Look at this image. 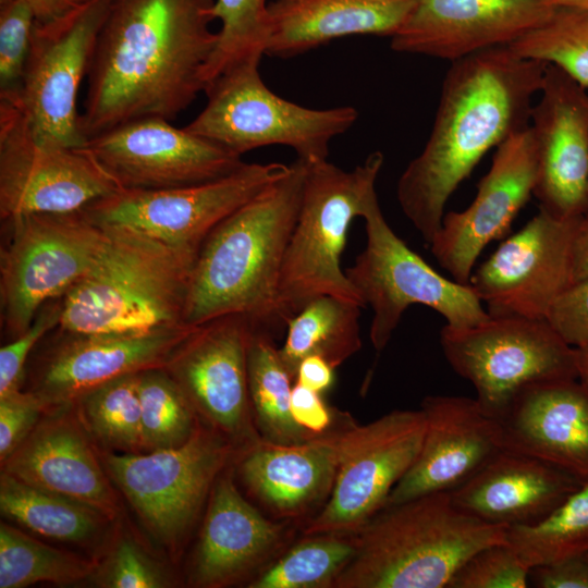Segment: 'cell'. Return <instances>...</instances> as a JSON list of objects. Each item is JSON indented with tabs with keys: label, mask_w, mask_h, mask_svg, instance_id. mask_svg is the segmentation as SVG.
I'll return each instance as SVG.
<instances>
[{
	"label": "cell",
	"mask_w": 588,
	"mask_h": 588,
	"mask_svg": "<svg viewBox=\"0 0 588 588\" xmlns=\"http://www.w3.org/2000/svg\"><path fill=\"white\" fill-rule=\"evenodd\" d=\"M588 275V210L579 218L574 241L573 282Z\"/></svg>",
	"instance_id": "obj_50"
},
{
	"label": "cell",
	"mask_w": 588,
	"mask_h": 588,
	"mask_svg": "<svg viewBox=\"0 0 588 588\" xmlns=\"http://www.w3.org/2000/svg\"><path fill=\"white\" fill-rule=\"evenodd\" d=\"M544 319L571 346L588 347V275L565 289Z\"/></svg>",
	"instance_id": "obj_45"
},
{
	"label": "cell",
	"mask_w": 588,
	"mask_h": 588,
	"mask_svg": "<svg viewBox=\"0 0 588 588\" xmlns=\"http://www.w3.org/2000/svg\"><path fill=\"white\" fill-rule=\"evenodd\" d=\"M538 157L530 126L497 147L488 173L480 180L471 204L444 213L430 245L431 254L454 281L469 284L483 248L503 237L531 195Z\"/></svg>",
	"instance_id": "obj_19"
},
{
	"label": "cell",
	"mask_w": 588,
	"mask_h": 588,
	"mask_svg": "<svg viewBox=\"0 0 588 588\" xmlns=\"http://www.w3.org/2000/svg\"><path fill=\"white\" fill-rule=\"evenodd\" d=\"M138 395L144 449L173 448L196 429V411L163 367L138 372Z\"/></svg>",
	"instance_id": "obj_37"
},
{
	"label": "cell",
	"mask_w": 588,
	"mask_h": 588,
	"mask_svg": "<svg viewBox=\"0 0 588 588\" xmlns=\"http://www.w3.org/2000/svg\"><path fill=\"white\" fill-rule=\"evenodd\" d=\"M112 3L88 0L58 20L35 21L20 85L0 99L19 107L40 138L68 147L86 146L77 96Z\"/></svg>",
	"instance_id": "obj_11"
},
{
	"label": "cell",
	"mask_w": 588,
	"mask_h": 588,
	"mask_svg": "<svg viewBox=\"0 0 588 588\" xmlns=\"http://www.w3.org/2000/svg\"><path fill=\"white\" fill-rule=\"evenodd\" d=\"M2 226L1 323L16 338L44 305L62 297L93 268L108 231L82 210L16 216L2 220Z\"/></svg>",
	"instance_id": "obj_8"
},
{
	"label": "cell",
	"mask_w": 588,
	"mask_h": 588,
	"mask_svg": "<svg viewBox=\"0 0 588 588\" xmlns=\"http://www.w3.org/2000/svg\"><path fill=\"white\" fill-rule=\"evenodd\" d=\"M267 0H216L212 20L221 27L216 48L204 69L205 88L221 74L242 64L259 62L269 35Z\"/></svg>",
	"instance_id": "obj_36"
},
{
	"label": "cell",
	"mask_w": 588,
	"mask_h": 588,
	"mask_svg": "<svg viewBox=\"0 0 588 588\" xmlns=\"http://www.w3.org/2000/svg\"><path fill=\"white\" fill-rule=\"evenodd\" d=\"M162 118L128 121L86 147L121 189L158 191L223 177L245 162L229 149Z\"/></svg>",
	"instance_id": "obj_18"
},
{
	"label": "cell",
	"mask_w": 588,
	"mask_h": 588,
	"mask_svg": "<svg viewBox=\"0 0 588 588\" xmlns=\"http://www.w3.org/2000/svg\"><path fill=\"white\" fill-rule=\"evenodd\" d=\"M95 569L88 560L54 549L8 524L0 525V588H23L39 581L71 584Z\"/></svg>",
	"instance_id": "obj_35"
},
{
	"label": "cell",
	"mask_w": 588,
	"mask_h": 588,
	"mask_svg": "<svg viewBox=\"0 0 588 588\" xmlns=\"http://www.w3.org/2000/svg\"><path fill=\"white\" fill-rule=\"evenodd\" d=\"M259 64H242L215 78L204 91L206 106L184 127L238 156L282 145L309 162L328 159L331 140L354 125L357 110L313 109L289 101L266 86Z\"/></svg>",
	"instance_id": "obj_7"
},
{
	"label": "cell",
	"mask_w": 588,
	"mask_h": 588,
	"mask_svg": "<svg viewBox=\"0 0 588 588\" xmlns=\"http://www.w3.org/2000/svg\"><path fill=\"white\" fill-rule=\"evenodd\" d=\"M293 380L274 338L254 329L247 352L248 393L255 425L265 441L295 444L317 437L302 429L292 417Z\"/></svg>",
	"instance_id": "obj_32"
},
{
	"label": "cell",
	"mask_w": 588,
	"mask_h": 588,
	"mask_svg": "<svg viewBox=\"0 0 588 588\" xmlns=\"http://www.w3.org/2000/svg\"><path fill=\"white\" fill-rule=\"evenodd\" d=\"M0 510L28 530L62 542L89 540L110 519L82 502L27 485L4 471L0 476Z\"/></svg>",
	"instance_id": "obj_31"
},
{
	"label": "cell",
	"mask_w": 588,
	"mask_h": 588,
	"mask_svg": "<svg viewBox=\"0 0 588 588\" xmlns=\"http://www.w3.org/2000/svg\"><path fill=\"white\" fill-rule=\"evenodd\" d=\"M291 414L294 421L311 436L329 432L332 412L321 393L295 381L291 392Z\"/></svg>",
	"instance_id": "obj_47"
},
{
	"label": "cell",
	"mask_w": 588,
	"mask_h": 588,
	"mask_svg": "<svg viewBox=\"0 0 588 588\" xmlns=\"http://www.w3.org/2000/svg\"><path fill=\"white\" fill-rule=\"evenodd\" d=\"M443 354L475 388L482 409L497 418L529 385L578 379L577 352L547 322L519 316H490L466 328L445 324Z\"/></svg>",
	"instance_id": "obj_9"
},
{
	"label": "cell",
	"mask_w": 588,
	"mask_h": 588,
	"mask_svg": "<svg viewBox=\"0 0 588 588\" xmlns=\"http://www.w3.org/2000/svg\"><path fill=\"white\" fill-rule=\"evenodd\" d=\"M540 100L530 113L538 171L539 209L564 219L588 210V93L547 63Z\"/></svg>",
	"instance_id": "obj_20"
},
{
	"label": "cell",
	"mask_w": 588,
	"mask_h": 588,
	"mask_svg": "<svg viewBox=\"0 0 588 588\" xmlns=\"http://www.w3.org/2000/svg\"><path fill=\"white\" fill-rule=\"evenodd\" d=\"M121 188L86 146L40 138L25 113L0 99V217L76 212Z\"/></svg>",
	"instance_id": "obj_12"
},
{
	"label": "cell",
	"mask_w": 588,
	"mask_h": 588,
	"mask_svg": "<svg viewBox=\"0 0 588 588\" xmlns=\"http://www.w3.org/2000/svg\"><path fill=\"white\" fill-rule=\"evenodd\" d=\"M529 571L505 540L470 555L452 576L448 588H526Z\"/></svg>",
	"instance_id": "obj_40"
},
{
	"label": "cell",
	"mask_w": 588,
	"mask_h": 588,
	"mask_svg": "<svg viewBox=\"0 0 588 588\" xmlns=\"http://www.w3.org/2000/svg\"><path fill=\"white\" fill-rule=\"evenodd\" d=\"M495 419L505 450L588 480V389L578 379L529 385Z\"/></svg>",
	"instance_id": "obj_25"
},
{
	"label": "cell",
	"mask_w": 588,
	"mask_h": 588,
	"mask_svg": "<svg viewBox=\"0 0 588 588\" xmlns=\"http://www.w3.org/2000/svg\"><path fill=\"white\" fill-rule=\"evenodd\" d=\"M194 327L145 333H69L45 363L33 390L47 405L73 404L117 378L164 367Z\"/></svg>",
	"instance_id": "obj_23"
},
{
	"label": "cell",
	"mask_w": 588,
	"mask_h": 588,
	"mask_svg": "<svg viewBox=\"0 0 588 588\" xmlns=\"http://www.w3.org/2000/svg\"><path fill=\"white\" fill-rule=\"evenodd\" d=\"M253 331V324L242 315L211 319L194 327L163 367L196 413L245 451L262 440L255 425L247 381Z\"/></svg>",
	"instance_id": "obj_16"
},
{
	"label": "cell",
	"mask_w": 588,
	"mask_h": 588,
	"mask_svg": "<svg viewBox=\"0 0 588 588\" xmlns=\"http://www.w3.org/2000/svg\"><path fill=\"white\" fill-rule=\"evenodd\" d=\"M416 0H275L266 53L292 58L351 35L393 36Z\"/></svg>",
	"instance_id": "obj_28"
},
{
	"label": "cell",
	"mask_w": 588,
	"mask_h": 588,
	"mask_svg": "<svg viewBox=\"0 0 588 588\" xmlns=\"http://www.w3.org/2000/svg\"><path fill=\"white\" fill-rule=\"evenodd\" d=\"M48 409L33 391L21 390L0 396V460L1 463L22 443Z\"/></svg>",
	"instance_id": "obj_44"
},
{
	"label": "cell",
	"mask_w": 588,
	"mask_h": 588,
	"mask_svg": "<svg viewBox=\"0 0 588 588\" xmlns=\"http://www.w3.org/2000/svg\"><path fill=\"white\" fill-rule=\"evenodd\" d=\"M283 526L261 515L238 492L232 477L212 487L195 558L203 587L231 584L261 563L279 544Z\"/></svg>",
	"instance_id": "obj_27"
},
{
	"label": "cell",
	"mask_w": 588,
	"mask_h": 588,
	"mask_svg": "<svg viewBox=\"0 0 588 588\" xmlns=\"http://www.w3.org/2000/svg\"><path fill=\"white\" fill-rule=\"evenodd\" d=\"M105 228L108 240L100 257L62 296L60 328L90 334L186 326L184 313L198 254L127 228Z\"/></svg>",
	"instance_id": "obj_4"
},
{
	"label": "cell",
	"mask_w": 588,
	"mask_h": 588,
	"mask_svg": "<svg viewBox=\"0 0 588 588\" xmlns=\"http://www.w3.org/2000/svg\"><path fill=\"white\" fill-rule=\"evenodd\" d=\"M77 401L89 430L99 440L127 452L144 449L138 373L103 383Z\"/></svg>",
	"instance_id": "obj_39"
},
{
	"label": "cell",
	"mask_w": 588,
	"mask_h": 588,
	"mask_svg": "<svg viewBox=\"0 0 588 588\" xmlns=\"http://www.w3.org/2000/svg\"><path fill=\"white\" fill-rule=\"evenodd\" d=\"M35 21L25 0H0V96L20 85Z\"/></svg>",
	"instance_id": "obj_41"
},
{
	"label": "cell",
	"mask_w": 588,
	"mask_h": 588,
	"mask_svg": "<svg viewBox=\"0 0 588 588\" xmlns=\"http://www.w3.org/2000/svg\"><path fill=\"white\" fill-rule=\"evenodd\" d=\"M352 534L309 535L253 579L249 588H327L353 559Z\"/></svg>",
	"instance_id": "obj_34"
},
{
	"label": "cell",
	"mask_w": 588,
	"mask_h": 588,
	"mask_svg": "<svg viewBox=\"0 0 588 588\" xmlns=\"http://www.w3.org/2000/svg\"><path fill=\"white\" fill-rule=\"evenodd\" d=\"M383 154L375 151L352 170L326 160L307 161L297 219L281 271L279 298L290 320L307 303L333 295L365 307L341 267L351 223L377 199Z\"/></svg>",
	"instance_id": "obj_6"
},
{
	"label": "cell",
	"mask_w": 588,
	"mask_h": 588,
	"mask_svg": "<svg viewBox=\"0 0 588 588\" xmlns=\"http://www.w3.org/2000/svg\"><path fill=\"white\" fill-rule=\"evenodd\" d=\"M421 409H395L338 432V467L329 500L306 535L353 534L387 505L416 460L425 434Z\"/></svg>",
	"instance_id": "obj_15"
},
{
	"label": "cell",
	"mask_w": 588,
	"mask_h": 588,
	"mask_svg": "<svg viewBox=\"0 0 588 588\" xmlns=\"http://www.w3.org/2000/svg\"><path fill=\"white\" fill-rule=\"evenodd\" d=\"M306 171L307 161L297 158L283 176L210 232L192 272L186 326L242 315L273 338L286 329L279 285Z\"/></svg>",
	"instance_id": "obj_3"
},
{
	"label": "cell",
	"mask_w": 588,
	"mask_h": 588,
	"mask_svg": "<svg viewBox=\"0 0 588 588\" xmlns=\"http://www.w3.org/2000/svg\"><path fill=\"white\" fill-rule=\"evenodd\" d=\"M233 449L212 427L197 426L181 445L108 453L103 466L154 536L172 544L194 522Z\"/></svg>",
	"instance_id": "obj_13"
},
{
	"label": "cell",
	"mask_w": 588,
	"mask_h": 588,
	"mask_svg": "<svg viewBox=\"0 0 588 588\" xmlns=\"http://www.w3.org/2000/svg\"><path fill=\"white\" fill-rule=\"evenodd\" d=\"M583 482L554 464L504 449L449 493L466 514L509 528L539 523Z\"/></svg>",
	"instance_id": "obj_26"
},
{
	"label": "cell",
	"mask_w": 588,
	"mask_h": 588,
	"mask_svg": "<svg viewBox=\"0 0 588 588\" xmlns=\"http://www.w3.org/2000/svg\"><path fill=\"white\" fill-rule=\"evenodd\" d=\"M98 583L109 588H158L169 581L135 542L122 539L102 567Z\"/></svg>",
	"instance_id": "obj_43"
},
{
	"label": "cell",
	"mask_w": 588,
	"mask_h": 588,
	"mask_svg": "<svg viewBox=\"0 0 588 588\" xmlns=\"http://www.w3.org/2000/svg\"><path fill=\"white\" fill-rule=\"evenodd\" d=\"M506 542L529 568L588 552V480L539 523L509 527Z\"/></svg>",
	"instance_id": "obj_33"
},
{
	"label": "cell",
	"mask_w": 588,
	"mask_h": 588,
	"mask_svg": "<svg viewBox=\"0 0 588 588\" xmlns=\"http://www.w3.org/2000/svg\"><path fill=\"white\" fill-rule=\"evenodd\" d=\"M338 432L295 444L262 439L245 451L241 463L244 481L278 515H301L331 492L338 467Z\"/></svg>",
	"instance_id": "obj_29"
},
{
	"label": "cell",
	"mask_w": 588,
	"mask_h": 588,
	"mask_svg": "<svg viewBox=\"0 0 588 588\" xmlns=\"http://www.w3.org/2000/svg\"><path fill=\"white\" fill-rule=\"evenodd\" d=\"M579 218H558L539 209L473 271L469 285L490 316L546 318L573 283Z\"/></svg>",
	"instance_id": "obj_17"
},
{
	"label": "cell",
	"mask_w": 588,
	"mask_h": 588,
	"mask_svg": "<svg viewBox=\"0 0 588 588\" xmlns=\"http://www.w3.org/2000/svg\"><path fill=\"white\" fill-rule=\"evenodd\" d=\"M62 297L41 307L32 324L0 350V396L17 391L24 375L26 359L37 342L59 324Z\"/></svg>",
	"instance_id": "obj_42"
},
{
	"label": "cell",
	"mask_w": 588,
	"mask_h": 588,
	"mask_svg": "<svg viewBox=\"0 0 588 588\" xmlns=\"http://www.w3.org/2000/svg\"><path fill=\"white\" fill-rule=\"evenodd\" d=\"M280 162L247 163L208 182L158 191L120 189L82 211L102 226L138 231L198 254L210 232L289 171Z\"/></svg>",
	"instance_id": "obj_14"
},
{
	"label": "cell",
	"mask_w": 588,
	"mask_h": 588,
	"mask_svg": "<svg viewBox=\"0 0 588 588\" xmlns=\"http://www.w3.org/2000/svg\"><path fill=\"white\" fill-rule=\"evenodd\" d=\"M216 0H113L87 75V139L132 120H174L204 91Z\"/></svg>",
	"instance_id": "obj_1"
},
{
	"label": "cell",
	"mask_w": 588,
	"mask_h": 588,
	"mask_svg": "<svg viewBox=\"0 0 588 588\" xmlns=\"http://www.w3.org/2000/svg\"><path fill=\"white\" fill-rule=\"evenodd\" d=\"M546 66L509 46L452 62L429 138L396 186L403 213L427 244L441 228L450 196L481 158L529 126Z\"/></svg>",
	"instance_id": "obj_2"
},
{
	"label": "cell",
	"mask_w": 588,
	"mask_h": 588,
	"mask_svg": "<svg viewBox=\"0 0 588 588\" xmlns=\"http://www.w3.org/2000/svg\"><path fill=\"white\" fill-rule=\"evenodd\" d=\"M578 380L588 389V347L576 348Z\"/></svg>",
	"instance_id": "obj_51"
},
{
	"label": "cell",
	"mask_w": 588,
	"mask_h": 588,
	"mask_svg": "<svg viewBox=\"0 0 588 588\" xmlns=\"http://www.w3.org/2000/svg\"><path fill=\"white\" fill-rule=\"evenodd\" d=\"M554 9L544 0H416L391 48L454 62L510 46L543 25Z\"/></svg>",
	"instance_id": "obj_21"
},
{
	"label": "cell",
	"mask_w": 588,
	"mask_h": 588,
	"mask_svg": "<svg viewBox=\"0 0 588 588\" xmlns=\"http://www.w3.org/2000/svg\"><path fill=\"white\" fill-rule=\"evenodd\" d=\"M529 585L537 588H588V552L531 567Z\"/></svg>",
	"instance_id": "obj_46"
},
{
	"label": "cell",
	"mask_w": 588,
	"mask_h": 588,
	"mask_svg": "<svg viewBox=\"0 0 588 588\" xmlns=\"http://www.w3.org/2000/svg\"><path fill=\"white\" fill-rule=\"evenodd\" d=\"M554 8H571L588 12V0H544Z\"/></svg>",
	"instance_id": "obj_52"
},
{
	"label": "cell",
	"mask_w": 588,
	"mask_h": 588,
	"mask_svg": "<svg viewBox=\"0 0 588 588\" xmlns=\"http://www.w3.org/2000/svg\"><path fill=\"white\" fill-rule=\"evenodd\" d=\"M517 54L553 64L588 88V12L555 8L540 27L509 46Z\"/></svg>",
	"instance_id": "obj_38"
},
{
	"label": "cell",
	"mask_w": 588,
	"mask_h": 588,
	"mask_svg": "<svg viewBox=\"0 0 588 588\" xmlns=\"http://www.w3.org/2000/svg\"><path fill=\"white\" fill-rule=\"evenodd\" d=\"M363 218L366 247L345 273L373 311L369 338L376 351L387 346L403 314L414 304L428 306L455 328L473 327L490 317L469 284L438 273L394 233L378 198Z\"/></svg>",
	"instance_id": "obj_10"
},
{
	"label": "cell",
	"mask_w": 588,
	"mask_h": 588,
	"mask_svg": "<svg viewBox=\"0 0 588 588\" xmlns=\"http://www.w3.org/2000/svg\"><path fill=\"white\" fill-rule=\"evenodd\" d=\"M30 7L36 22L47 23L58 20L88 0H25Z\"/></svg>",
	"instance_id": "obj_49"
},
{
	"label": "cell",
	"mask_w": 588,
	"mask_h": 588,
	"mask_svg": "<svg viewBox=\"0 0 588 588\" xmlns=\"http://www.w3.org/2000/svg\"><path fill=\"white\" fill-rule=\"evenodd\" d=\"M506 532L461 511L449 492L388 504L352 534L354 556L333 588H448L470 555Z\"/></svg>",
	"instance_id": "obj_5"
},
{
	"label": "cell",
	"mask_w": 588,
	"mask_h": 588,
	"mask_svg": "<svg viewBox=\"0 0 588 588\" xmlns=\"http://www.w3.org/2000/svg\"><path fill=\"white\" fill-rule=\"evenodd\" d=\"M363 306L333 295H321L290 318L281 359L295 379L299 363L318 355L335 369L362 348L359 317Z\"/></svg>",
	"instance_id": "obj_30"
},
{
	"label": "cell",
	"mask_w": 588,
	"mask_h": 588,
	"mask_svg": "<svg viewBox=\"0 0 588 588\" xmlns=\"http://www.w3.org/2000/svg\"><path fill=\"white\" fill-rule=\"evenodd\" d=\"M66 406H57L59 411L39 419L1 463L2 471L114 518L119 513L117 494L84 429Z\"/></svg>",
	"instance_id": "obj_24"
},
{
	"label": "cell",
	"mask_w": 588,
	"mask_h": 588,
	"mask_svg": "<svg viewBox=\"0 0 588 588\" xmlns=\"http://www.w3.org/2000/svg\"><path fill=\"white\" fill-rule=\"evenodd\" d=\"M334 370L324 358L310 355L299 363L294 381L322 394L332 387Z\"/></svg>",
	"instance_id": "obj_48"
},
{
	"label": "cell",
	"mask_w": 588,
	"mask_h": 588,
	"mask_svg": "<svg viewBox=\"0 0 588 588\" xmlns=\"http://www.w3.org/2000/svg\"><path fill=\"white\" fill-rule=\"evenodd\" d=\"M420 409L426 429L419 453L387 505L451 492L504 450L498 420L476 399L430 395Z\"/></svg>",
	"instance_id": "obj_22"
}]
</instances>
